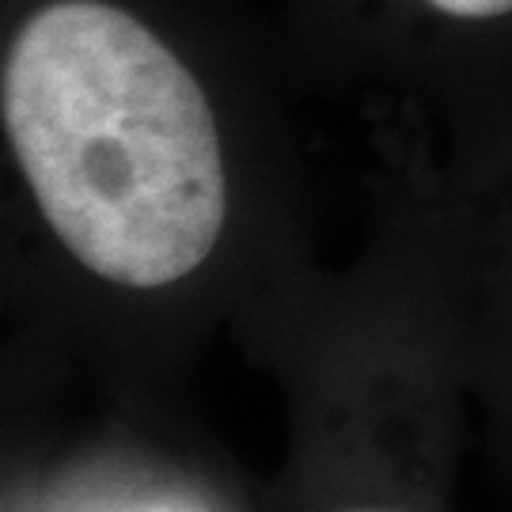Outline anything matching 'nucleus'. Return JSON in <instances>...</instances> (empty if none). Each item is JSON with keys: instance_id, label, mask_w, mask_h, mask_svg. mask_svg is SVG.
<instances>
[{"instance_id": "f257e3e1", "label": "nucleus", "mask_w": 512, "mask_h": 512, "mask_svg": "<svg viewBox=\"0 0 512 512\" xmlns=\"http://www.w3.org/2000/svg\"><path fill=\"white\" fill-rule=\"evenodd\" d=\"M4 133L57 239L92 274L160 289L217 247L228 183L198 80L145 23L57 0L4 61Z\"/></svg>"}, {"instance_id": "f03ea898", "label": "nucleus", "mask_w": 512, "mask_h": 512, "mask_svg": "<svg viewBox=\"0 0 512 512\" xmlns=\"http://www.w3.org/2000/svg\"><path fill=\"white\" fill-rule=\"evenodd\" d=\"M429 4L459 19H494L512 12V0H429Z\"/></svg>"}]
</instances>
